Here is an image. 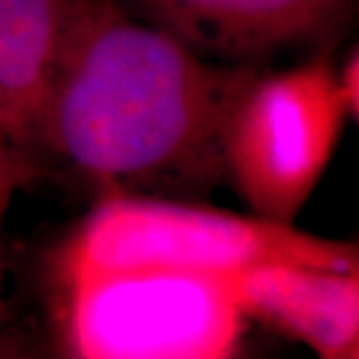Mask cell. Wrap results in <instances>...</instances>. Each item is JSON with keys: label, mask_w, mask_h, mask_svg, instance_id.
<instances>
[{"label": "cell", "mask_w": 359, "mask_h": 359, "mask_svg": "<svg viewBox=\"0 0 359 359\" xmlns=\"http://www.w3.org/2000/svg\"><path fill=\"white\" fill-rule=\"evenodd\" d=\"M256 66L212 62L120 0H72L39 124L98 196L202 192L224 182V126Z\"/></svg>", "instance_id": "cell-1"}, {"label": "cell", "mask_w": 359, "mask_h": 359, "mask_svg": "<svg viewBox=\"0 0 359 359\" xmlns=\"http://www.w3.org/2000/svg\"><path fill=\"white\" fill-rule=\"evenodd\" d=\"M264 264L359 269L358 245L186 198L98 196L48 259V276L178 269L233 276Z\"/></svg>", "instance_id": "cell-2"}, {"label": "cell", "mask_w": 359, "mask_h": 359, "mask_svg": "<svg viewBox=\"0 0 359 359\" xmlns=\"http://www.w3.org/2000/svg\"><path fill=\"white\" fill-rule=\"evenodd\" d=\"M60 359H240L228 278L178 269L48 276Z\"/></svg>", "instance_id": "cell-3"}, {"label": "cell", "mask_w": 359, "mask_h": 359, "mask_svg": "<svg viewBox=\"0 0 359 359\" xmlns=\"http://www.w3.org/2000/svg\"><path fill=\"white\" fill-rule=\"evenodd\" d=\"M335 48L297 65L254 68L230 106L222 138L224 182L250 214L295 224L351 122L335 84Z\"/></svg>", "instance_id": "cell-4"}, {"label": "cell", "mask_w": 359, "mask_h": 359, "mask_svg": "<svg viewBox=\"0 0 359 359\" xmlns=\"http://www.w3.org/2000/svg\"><path fill=\"white\" fill-rule=\"evenodd\" d=\"M130 13L212 62L256 66L282 52L327 50L358 0H120Z\"/></svg>", "instance_id": "cell-5"}, {"label": "cell", "mask_w": 359, "mask_h": 359, "mask_svg": "<svg viewBox=\"0 0 359 359\" xmlns=\"http://www.w3.org/2000/svg\"><path fill=\"white\" fill-rule=\"evenodd\" d=\"M250 323L306 346L316 359H359V269L264 264L228 278Z\"/></svg>", "instance_id": "cell-6"}, {"label": "cell", "mask_w": 359, "mask_h": 359, "mask_svg": "<svg viewBox=\"0 0 359 359\" xmlns=\"http://www.w3.org/2000/svg\"><path fill=\"white\" fill-rule=\"evenodd\" d=\"M72 0H0V130L30 162Z\"/></svg>", "instance_id": "cell-7"}, {"label": "cell", "mask_w": 359, "mask_h": 359, "mask_svg": "<svg viewBox=\"0 0 359 359\" xmlns=\"http://www.w3.org/2000/svg\"><path fill=\"white\" fill-rule=\"evenodd\" d=\"M28 164L30 162L14 148L13 142L0 130V228L11 208L16 188L26 178Z\"/></svg>", "instance_id": "cell-8"}, {"label": "cell", "mask_w": 359, "mask_h": 359, "mask_svg": "<svg viewBox=\"0 0 359 359\" xmlns=\"http://www.w3.org/2000/svg\"><path fill=\"white\" fill-rule=\"evenodd\" d=\"M335 84L346 106L349 120H358L359 116V52L349 50L344 58H335Z\"/></svg>", "instance_id": "cell-9"}, {"label": "cell", "mask_w": 359, "mask_h": 359, "mask_svg": "<svg viewBox=\"0 0 359 359\" xmlns=\"http://www.w3.org/2000/svg\"><path fill=\"white\" fill-rule=\"evenodd\" d=\"M0 359H52L30 335L8 332L0 335Z\"/></svg>", "instance_id": "cell-10"}, {"label": "cell", "mask_w": 359, "mask_h": 359, "mask_svg": "<svg viewBox=\"0 0 359 359\" xmlns=\"http://www.w3.org/2000/svg\"><path fill=\"white\" fill-rule=\"evenodd\" d=\"M4 313V294H2V280H0V318Z\"/></svg>", "instance_id": "cell-11"}]
</instances>
